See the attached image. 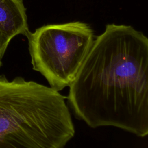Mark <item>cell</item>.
<instances>
[{
	"instance_id": "7a4b0ae2",
	"label": "cell",
	"mask_w": 148,
	"mask_h": 148,
	"mask_svg": "<svg viewBox=\"0 0 148 148\" xmlns=\"http://www.w3.org/2000/svg\"><path fill=\"white\" fill-rule=\"evenodd\" d=\"M65 98L34 81L0 77V148H64L75 133Z\"/></svg>"
},
{
	"instance_id": "6da1fadb",
	"label": "cell",
	"mask_w": 148,
	"mask_h": 148,
	"mask_svg": "<svg viewBox=\"0 0 148 148\" xmlns=\"http://www.w3.org/2000/svg\"><path fill=\"white\" fill-rule=\"evenodd\" d=\"M69 86L68 107L90 127L148 134V39L142 32L107 24Z\"/></svg>"
},
{
	"instance_id": "5b68a950",
	"label": "cell",
	"mask_w": 148,
	"mask_h": 148,
	"mask_svg": "<svg viewBox=\"0 0 148 148\" xmlns=\"http://www.w3.org/2000/svg\"><path fill=\"white\" fill-rule=\"evenodd\" d=\"M9 42L3 39L0 35V66L2 64V59L6 51Z\"/></svg>"
},
{
	"instance_id": "3957f363",
	"label": "cell",
	"mask_w": 148,
	"mask_h": 148,
	"mask_svg": "<svg viewBox=\"0 0 148 148\" xmlns=\"http://www.w3.org/2000/svg\"><path fill=\"white\" fill-rule=\"evenodd\" d=\"M25 36L33 69L58 91L72 82L95 39L91 27L80 21L45 25Z\"/></svg>"
},
{
	"instance_id": "277c9868",
	"label": "cell",
	"mask_w": 148,
	"mask_h": 148,
	"mask_svg": "<svg viewBox=\"0 0 148 148\" xmlns=\"http://www.w3.org/2000/svg\"><path fill=\"white\" fill-rule=\"evenodd\" d=\"M26 9L23 0H0V35L8 42L29 32Z\"/></svg>"
}]
</instances>
